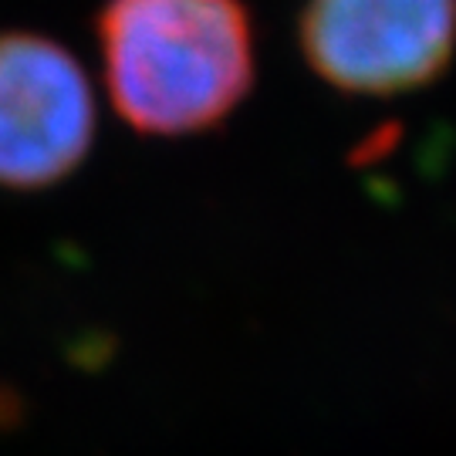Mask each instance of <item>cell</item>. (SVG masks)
I'll list each match as a JSON object with an SVG mask.
<instances>
[{"instance_id":"cell-1","label":"cell","mask_w":456,"mask_h":456,"mask_svg":"<svg viewBox=\"0 0 456 456\" xmlns=\"http://www.w3.org/2000/svg\"><path fill=\"white\" fill-rule=\"evenodd\" d=\"M95 37L115 112L139 135L216 129L257 82V28L244 0H105Z\"/></svg>"},{"instance_id":"cell-2","label":"cell","mask_w":456,"mask_h":456,"mask_svg":"<svg viewBox=\"0 0 456 456\" xmlns=\"http://www.w3.org/2000/svg\"><path fill=\"white\" fill-rule=\"evenodd\" d=\"M297 48L342 95H409L456 58V0H305Z\"/></svg>"},{"instance_id":"cell-3","label":"cell","mask_w":456,"mask_h":456,"mask_svg":"<svg viewBox=\"0 0 456 456\" xmlns=\"http://www.w3.org/2000/svg\"><path fill=\"white\" fill-rule=\"evenodd\" d=\"M95 129L82 61L45 34L0 31V186H58L88 159Z\"/></svg>"}]
</instances>
